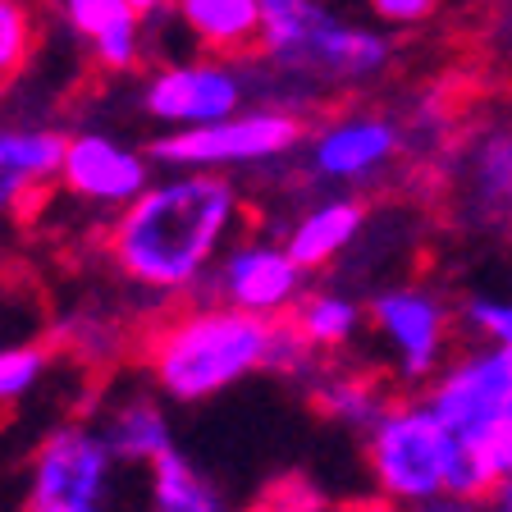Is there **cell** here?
<instances>
[{
    "label": "cell",
    "instance_id": "cell-3",
    "mask_svg": "<svg viewBox=\"0 0 512 512\" xmlns=\"http://www.w3.org/2000/svg\"><path fill=\"white\" fill-rule=\"evenodd\" d=\"M256 55L311 96V87H362L394 64V42L384 28L352 23L325 0H261Z\"/></svg>",
    "mask_w": 512,
    "mask_h": 512
},
{
    "label": "cell",
    "instance_id": "cell-20",
    "mask_svg": "<svg viewBox=\"0 0 512 512\" xmlns=\"http://www.w3.org/2000/svg\"><path fill=\"white\" fill-rule=\"evenodd\" d=\"M288 325L311 352L339 357L362 339V330H371V316H366V302H357L343 288H307L298 307L288 311Z\"/></svg>",
    "mask_w": 512,
    "mask_h": 512
},
{
    "label": "cell",
    "instance_id": "cell-1",
    "mask_svg": "<svg viewBox=\"0 0 512 512\" xmlns=\"http://www.w3.org/2000/svg\"><path fill=\"white\" fill-rule=\"evenodd\" d=\"M247 224V192L234 174L165 170L138 202L106 220V261L138 298L174 307L202 298L211 270Z\"/></svg>",
    "mask_w": 512,
    "mask_h": 512
},
{
    "label": "cell",
    "instance_id": "cell-8",
    "mask_svg": "<svg viewBox=\"0 0 512 512\" xmlns=\"http://www.w3.org/2000/svg\"><path fill=\"white\" fill-rule=\"evenodd\" d=\"M247 106H252V78H247L243 60L211 51L160 60L156 69L142 74L138 87V110L160 133L220 124Z\"/></svg>",
    "mask_w": 512,
    "mask_h": 512
},
{
    "label": "cell",
    "instance_id": "cell-2",
    "mask_svg": "<svg viewBox=\"0 0 512 512\" xmlns=\"http://www.w3.org/2000/svg\"><path fill=\"white\" fill-rule=\"evenodd\" d=\"M325 362L284 320L252 316L229 302L192 298L165 307L138 339V366L165 403L197 407L229 394L252 375H284L302 389Z\"/></svg>",
    "mask_w": 512,
    "mask_h": 512
},
{
    "label": "cell",
    "instance_id": "cell-23",
    "mask_svg": "<svg viewBox=\"0 0 512 512\" xmlns=\"http://www.w3.org/2000/svg\"><path fill=\"white\" fill-rule=\"evenodd\" d=\"M46 375H51V348L46 343H0V407L32 398Z\"/></svg>",
    "mask_w": 512,
    "mask_h": 512
},
{
    "label": "cell",
    "instance_id": "cell-9",
    "mask_svg": "<svg viewBox=\"0 0 512 512\" xmlns=\"http://www.w3.org/2000/svg\"><path fill=\"white\" fill-rule=\"evenodd\" d=\"M403 151H407L403 119L384 115V110H343V115L325 119L320 128L307 133L302 165H307L311 183L348 192L380 183L403 160Z\"/></svg>",
    "mask_w": 512,
    "mask_h": 512
},
{
    "label": "cell",
    "instance_id": "cell-5",
    "mask_svg": "<svg viewBox=\"0 0 512 512\" xmlns=\"http://www.w3.org/2000/svg\"><path fill=\"white\" fill-rule=\"evenodd\" d=\"M307 142L302 110L284 101H252L247 110L202 128H174L151 138V160L160 170H206V174H247L270 170L298 156Z\"/></svg>",
    "mask_w": 512,
    "mask_h": 512
},
{
    "label": "cell",
    "instance_id": "cell-22",
    "mask_svg": "<svg viewBox=\"0 0 512 512\" xmlns=\"http://www.w3.org/2000/svg\"><path fill=\"white\" fill-rule=\"evenodd\" d=\"M55 343L87 366H110L115 357H124L128 339L101 311H69V316L60 320V330H55Z\"/></svg>",
    "mask_w": 512,
    "mask_h": 512
},
{
    "label": "cell",
    "instance_id": "cell-18",
    "mask_svg": "<svg viewBox=\"0 0 512 512\" xmlns=\"http://www.w3.org/2000/svg\"><path fill=\"white\" fill-rule=\"evenodd\" d=\"M96 426H101L119 467H151L165 448H174V426L170 412H165V398L151 384L147 389L142 384L138 389H119Z\"/></svg>",
    "mask_w": 512,
    "mask_h": 512
},
{
    "label": "cell",
    "instance_id": "cell-7",
    "mask_svg": "<svg viewBox=\"0 0 512 512\" xmlns=\"http://www.w3.org/2000/svg\"><path fill=\"white\" fill-rule=\"evenodd\" d=\"M115 467L96 421H60L32 448L23 512H110Z\"/></svg>",
    "mask_w": 512,
    "mask_h": 512
},
{
    "label": "cell",
    "instance_id": "cell-10",
    "mask_svg": "<svg viewBox=\"0 0 512 512\" xmlns=\"http://www.w3.org/2000/svg\"><path fill=\"white\" fill-rule=\"evenodd\" d=\"M151 183H156V160L147 147L119 138L110 128H78V133H69L55 188H60L64 202L83 206L87 215L115 220Z\"/></svg>",
    "mask_w": 512,
    "mask_h": 512
},
{
    "label": "cell",
    "instance_id": "cell-13",
    "mask_svg": "<svg viewBox=\"0 0 512 512\" xmlns=\"http://www.w3.org/2000/svg\"><path fill=\"white\" fill-rule=\"evenodd\" d=\"M458 197L480 229L512 234V119L476 128L458 151Z\"/></svg>",
    "mask_w": 512,
    "mask_h": 512
},
{
    "label": "cell",
    "instance_id": "cell-17",
    "mask_svg": "<svg viewBox=\"0 0 512 512\" xmlns=\"http://www.w3.org/2000/svg\"><path fill=\"white\" fill-rule=\"evenodd\" d=\"M307 403L316 407L325 421L352 430V435H366V430L380 421V412L394 403L389 394V380L371 366L357 362H339V357H325V362L311 371V380L302 384Z\"/></svg>",
    "mask_w": 512,
    "mask_h": 512
},
{
    "label": "cell",
    "instance_id": "cell-29",
    "mask_svg": "<svg viewBox=\"0 0 512 512\" xmlns=\"http://www.w3.org/2000/svg\"><path fill=\"white\" fill-rule=\"evenodd\" d=\"M133 5V14H138L142 23H160V19H170V10H174V0H128Z\"/></svg>",
    "mask_w": 512,
    "mask_h": 512
},
{
    "label": "cell",
    "instance_id": "cell-4",
    "mask_svg": "<svg viewBox=\"0 0 512 512\" xmlns=\"http://www.w3.org/2000/svg\"><path fill=\"white\" fill-rule=\"evenodd\" d=\"M362 458L375 494L384 503L412 508L453 490L462 467V439L426 403V394H403L362 435Z\"/></svg>",
    "mask_w": 512,
    "mask_h": 512
},
{
    "label": "cell",
    "instance_id": "cell-28",
    "mask_svg": "<svg viewBox=\"0 0 512 512\" xmlns=\"http://www.w3.org/2000/svg\"><path fill=\"white\" fill-rule=\"evenodd\" d=\"M403 512H494L490 499H476V494H435L426 503H412Z\"/></svg>",
    "mask_w": 512,
    "mask_h": 512
},
{
    "label": "cell",
    "instance_id": "cell-30",
    "mask_svg": "<svg viewBox=\"0 0 512 512\" xmlns=\"http://www.w3.org/2000/svg\"><path fill=\"white\" fill-rule=\"evenodd\" d=\"M490 503H494V512H512V471L499 480V485H494Z\"/></svg>",
    "mask_w": 512,
    "mask_h": 512
},
{
    "label": "cell",
    "instance_id": "cell-12",
    "mask_svg": "<svg viewBox=\"0 0 512 512\" xmlns=\"http://www.w3.org/2000/svg\"><path fill=\"white\" fill-rule=\"evenodd\" d=\"M307 279L311 275L293 261L284 238L238 234L234 243H229V252L215 261L211 284H206L202 298L229 302V307L252 311V316L284 320L288 311L302 302V293L311 288Z\"/></svg>",
    "mask_w": 512,
    "mask_h": 512
},
{
    "label": "cell",
    "instance_id": "cell-14",
    "mask_svg": "<svg viewBox=\"0 0 512 512\" xmlns=\"http://www.w3.org/2000/svg\"><path fill=\"white\" fill-rule=\"evenodd\" d=\"M69 133L51 124H0V215H28L60 183Z\"/></svg>",
    "mask_w": 512,
    "mask_h": 512
},
{
    "label": "cell",
    "instance_id": "cell-26",
    "mask_svg": "<svg viewBox=\"0 0 512 512\" xmlns=\"http://www.w3.org/2000/svg\"><path fill=\"white\" fill-rule=\"evenodd\" d=\"M252 512H330V499L320 494V485H311L307 476H279Z\"/></svg>",
    "mask_w": 512,
    "mask_h": 512
},
{
    "label": "cell",
    "instance_id": "cell-15",
    "mask_svg": "<svg viewBox=\"0 0 512 512\" xmlns=\"http://www.w3.org/2000/svg\"><path fill=\"white\" fill-rule=\"evenodd\" d=\"M55 14L87 46L101 74H133L147 55V23L128 0H55Z\"/></svg>",
    "mask_w": 512,
    "mask_h": 512
},
{
    "label": "cell",
    "instance_id": "cell-11",
    "mask_svg": "<svg viewBox=\"0 0 512 512\" xmlns=\"http://www.w3.org/2000/svg\"><path fill=\"white\" fill-rule=\"evenodd\" d=\"M421 394L453 426L462 444H476L494 426L512 421V348L471 343V348L453 352Z\"/></svg>",
    "mask_w": 512,
    "mask_h": 512
},
{
    "label": "cell",
    "instance_id": "cell-19",
    "mask_svg": "<svg viewBox=\"0 0 512 512\" xmlns=\"http://www.w3.org/2000/svg\"><path fill=\"white\" fill-rule=\"evenodd\" d=\"M170 19L197 51L243 60L261 42V0H174Z\"/></svg>",
    "mask_w": 512,
    "mask_h": 512
},
{
    "label": "cell",
    "instance_id": "cell-21",
    "mask_svg": "<svg viewBox=\"0 0 512 512\" xmlns=\"http://www.w3.org/2000/svg\"><path fill=\"white\" fill-rule=\"evenodd\" d=\"M147 503L151 512H234L215 476H206L179 444L147 467Z\"/></svg>",
    "mask_w": 512,
    "mask_h": 512
},
{
    "label": "cell",
    "instance_id": "cell-27",
    "mask_svg": "<svg viewBox=\"0 0 512 512\" xmlns=\"http://www.w3.org/2000/svg\"><path fill=\"white\" fill-rule=\"evenodd\" d=\"M444 0H366V10L380 28H421L426 19H435Z\"/></svg>",
    "mask_w": 512,
    "mask_h": 512
},
{
    "label": "cell",
    "instance_id": "cell-25",
    "mask_svg": "<svg viewBox=\"0 0 512 512\" xmlns=\"http://www.w3.org/2000/svg\"><path fill=\"white\" fill-rule=\"evenodd\" d=\"M458 330H467L471 343L512 348V298H499V293H471V298H462Z\"/></svg>",
    "mask_w": 512,
    "mask_h": 512
},
{
    "label": "cell",
    "instance_id": "cell-24",
    "mask_svg": "<svg viewBox=\"0 0 512 512\" xmlns=\"http://www.w3.org/2000/svg\"><path fill=\"white\" fill-rule=\"evenodd\" d=\"M37 46V10L32 0H0V83L28 69Z\"/></svg>",
    "mask_w": 512,
    "mask_h": 512
},
{
    "label": "cell",
    "instance_id": "cell-16",
    "mask_svg": "<svg viewBox=\"0 0 512 512\" xmlns=\"http://www.w3.org/2000/svg\"><path fill=\"white\" fill-rule=\"evenodd\" d=\"M366 220H371V211H366L362 197H352V192H320L316 202H307L284 224L279 238L293 252V261L307 275H316V270L334 266L343 252H352V243L366 234Z\"/></svg>",
    "mask_w": 512,
    "mask_h": 512
},
{
    "label": "cell",
    "instance_id": "cell-6",
    "mask_svg": "<svg viewBox=\"0 0 512 512\" xmlns=\"http://www.w3.org/2000/svg\"><path fill=\"white\" fill-rule=\"evenodd\" d=\"M366 316H371V334L398 384L426 389L453 357L458 307H448V298L435 284L403 279V284L375 288L366 302Z\"/></svg>",
    "mask_w": 512,
    "mask_h": 512
}]
</instances>
